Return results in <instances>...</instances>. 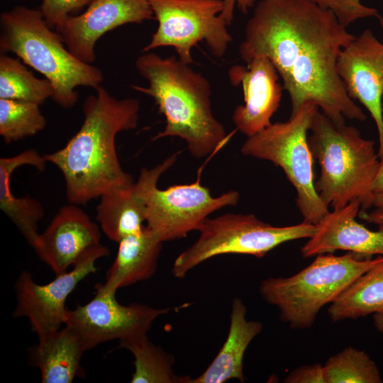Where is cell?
<instances>
[{"label": "cell", "mask_w": 383, "mask_h": 383, "mask_svg": "<svg viewBox=\"0 0 383 383\" xmlns=\"http://www.w3.org/2000/svg\"><path fill=\"white\" fill-rule=\"evenodd\" d=\"M246 64L231 66L228 74L232 85L241 86L244 96V104L234 110L233 121L236 129L248 138L272 123L283 87L275 67L267 57H255Z\"/></svg>", "instance_id": "15"}, {"label": "cell", "mask_w": 383, "mask_h": 383, "mask_svg": "<svg viewBox=\"0 0 383 383\" xmlns=\"http://www.w3.org/2000/svg\"><path fill=\"white\" fill-rule=\"evenodd\" d=\"M337 70L351 99L359 101L375 122L383 152V43L370 29L363 30L345 47L337 60Z\"/></svg>", "instance_id": "13"}, {"label": "cell", "mask_w": 383, "mask_h": 383, "mask_svg": "<svg viewBox=\"0 0 383 383\" xmlns=\"http://www.w3.org/2000/svg\"><path fill=\"white\" fill-rule=\"evenodd\" d=\"M246 307L241 299L234 298L231 304L230 326L227 338L206 370L187 383H223L230 379L244 382L243 358L251 341L262 330L259 321L246 318Z\"/></svg>", "instance_id": "19"}, {"label": "cell", "mask_w": 383, "mask_h": 383, "mask_svg": "<svg viewBox=\"0 0 383 383\" xmlns=\"http://www.w3.org/2000/svg\"><path fill=\"white\" fill-rule=\"evenodd\" d=\"M94 297L84 305L67 309L65 325L81 338L86 350L113 340L129 341L147 335L154 321L171 309L147 305H122L116 293H106L95 286Z\"/></svg>", "instance_id": "12"}, {"label": "cell", "mask_w": 383, "mask_h": 383, "mask_svg": "<svg viewBox=\"0 0 383 383\" xmlns=\"http://www.w3.org/2000/svg\"><path fill=\"white\" fill-rule=\"evenodd\" d=\"M379 162L375 179L373 184L374 192H383V152L379 154Z\"/></svg>", "instance_id": "33"}, {"label": "cell", "mask_w": 383, "mask_h": 383, "mask_svg": "<svg viewBox=\"0 0 383 383\" xmlns=\"http://www.w3.org/2000/svg\"><path fill=\"white\" fill-rule=\"evenodd\" d=\"M383 260L352 252L316 255L306 267L288 277H269L259 286L263 299L276 306L292 328H311L320 310L333 303L354 281Z\"/></svg>", "instance_id": "6"}, {"label": "cell", "mask_w": 383, "mask_h": 383, "mask_svg": "<svg viewBox=\"0 0 383 383\" xmlns=\"http://www.w3.org/2000/svg\"><path fill=\"white\" fill-rule=\"evenodd\" d=\"M0 50L14 53L24 64L43 74L52 85V99L69 109L78 100L77 87L96 89L101 71L81 61L67 47L60 35L48 26L40 9L18 6L0 16Z\"/></svg>", "instance_id": "5"}, {"label": "cell", "mask_w": 383, "mask_h": 383, "mask_svg": "<svg viewBox=\"0 0 383 383\" xmlns=\"http://www.w3.org/2000/svg\"><path fill=\"white\" fill-rule=\"evenodd\" d=\"M92 0H42L40 10L45 22L55 28L70 15L87 6Z\"/></svg>", "instance_id": "29"}, {"label": "cell", "mask_w": 383, "mask_h": 383, "mask_svg": "<svg viewBox=\"0 0 383 383\" xmlns=\"http://www.w3.org/2000/svg\"><path fill=\"white\" fill-rule=\"evenodd\" d=\"M162 243L147 226L126 237L118 243L104 283L96 286L106 293H116L121 287L150 279L157 269Z\"/></svg>", "instance_id": "18"}, {"label": "cell", "mask_w": 383, "mask_h": 383, "mask_svg": "<svg viewBox=\"0 0 383 383\" xmlns=\"http://www.w3.org/2000/svg\"><path fill=\"white\" fill-rule=\"evenodd\" d=\"M118 346L129 350L135 358L132 383H187L190 379L174 374V357L155 345L147 335L119 342Z\"/></svg>", "instance_id": "24"}, {"label": "cell", "mask_w": 383, "mask_h": 383, "mask_svg": "<svg viewBox=\"0 0 383 383\" xmlns=\"http://www.w3.org/2000/svg\"><path fill=\"white\" fill-rule=\"evenodd\" d=\"M318 107L304 105L285 122H277L248 137L241 147L248 156L279 167L296 192V206L303 221L316 225L329 211L315 187L313 156L308 135Z\"/></svg>", "instance_id": "7"}, {"label": "cell", "mask_w": 383, "mask_h": 383, "mask_svg": "<svg viewBox=\"0 0 383 383\" xmlns=\"http://www.w3.org/2000/svg\"><path fill=\"white\" fill-rule=\"evenodd\" d=\"M361 202L355 200L345 206L328 211L315 225L313 235L301 247L307 258L321 254L346 250L365 256H383V229L372 231L356 221Z\"/></svg>", "instance_id": "17"}, {"label": "cell", "mask_w": 383, "mask_h": 383, "mask_svg": "<svg viewBox=\"0 0 383 383\" xmlns=\"http://www.w3.org/2000/svg\"><path fill=\"white\" fill-rule=\"evenodd\" d=\"M177 153L151 169L143 168L138 181L147 204V226L162 242L184 238L199 231L211 213L227 206H235L239 199L236 191L213 197L199 181L189 184L157 187L160 176L174 163Z\"/></svg>", "instance_id": "9"}, {"label": "cell", "mask_w": 383, "mask_h": 383, "mask_svg": "<svg viewBox=\"0 0 383 383\" xmlns=\"http://www.w3.org/2000/svg\"><path fill=\"white\" fill-rule=\"evenodd\" d=\"M87 351L83 342L71 327L47 333L38 338L31 348V365L39 369L43 383H71L82 374L81 360Z\"/></svg>", "instance_id": "20"}, {"label": "cell", "mask_w": 383, "mask_h": 383, "mask_svg": "<svg viewBox=\"0 0 383 383\" xmlns=\"http://www.w3.org/2000/svg\"><path fill=\"white\" fill-rule=\"evenodd\" d=\"M53 93V87L47 79L36 78L19 60L1 55L0 99L41 105Z\"/></svg>", "instance_id": "25"}, {"label": "cell", "mask_w": 383, "mask_h": 383, "mask_svg": "<svg viewBox=\"0 0 383 383\" xmlns=\"http://www.w3.org/2000/svg\"><path fill=\"white\" fill-rule=\"evenodd\" d=\"M199 231V239L179 254L172 272L178 279L186 277L195 267L223 254L264 257L278 245L294 240L309 238L315 225L302 221L288 226H274L252 214L226 213L206 218Z\"/></svg>", "instance_id": "8"}, {"label": "cell", "mask_w": 383, "mask_h": 383, "mask_svg": "<svg viewBox=\"0 0 383 383\" xmlns=\"http://www.w3.org/2000/svg\"><path fill=\"white\" fill-rule=\"evenodd\" d=\"M323 9L331 11L345 27L355 21L368 17H375L382 23L379 12L368 7L362 0H312Z\"/></svg>", "instance_id": "28"}, {"label": "cell", "mask_w": 383, "mask_h": 383, "mask_svg": "<svg viewBox=\"0 0 383 383\" xmlns=\"http://www.w3.org/2000/svg\"><path fill=\"white\" fill-rule=\"evenodd\" d=\"M308 141L321 167L315 187L323 201L338 209L359 200L360 210L367 209L379 162L374 142L363 138L346 122H333L318 108L313 116Z\"/></svg>", "instance_id": "4"}, {"label": "cell", "mask_w": 383, "mask_h": 383, "mask_svg": "<svg viewBox=\"0 0 383 383\" xmlns=\"http://www.w3.org/2000/svg\"><path fill=\"white\" fill-rule=\"evenodd\" d=\"M189 65L175 56L162 57L144 52L135 66L148 86L132 87L151 96L165 118L164 131L153 140L179 137L186 141L194 157L201 158L216 150L226 133L212 113L209 82Z\"/></svg>", "instance_id": "3"}, {"label": "cell", "mask_w": 383, "mask_h": 383, "mask_svg": "<svg viewBox=\"0 0 383 383\" xmlns=\"http://www.w3.org/2000/svg\"><path fill=\"white\" fill-rule=\"evenodd\" d=\"M354 38L331 11L312 0H260L239 54L245 63L260 56L270 59L289 96L291 116L311 103L336 123L363 121L365 113L337 70L340 52Z\"/></svg>", "instance_id": "1"}, {"label": "cell", "mask_w": 383, "mask_h": 383, "mask_svg": "<svg viewBox=\"0 0 383 383\" xmlns=\"http://www.w3.org/2000/svg\"><path fill=\"white\" fill-rule=\"evenodd\" d=\"M255 1L256 0H223V9L221 15L228 26H230L233 20L235 7L246 14L248 10L254 6Z\"/></svg>", "instance_id": "32"}, {"label": "cell", "mask_w": 383, "mask_h": 383, "mask_svg": "<svg viewBox=\"0 0 383 383\" xmlns=\"http://www.w3.org/2000/svg\"><path fill=\"white\" fill-rule=\"evenodd\" d=\"M286 383H326L323 365L319 363L294 369L285 378Z\"/></svg>", "instance_id": "30"}, {"label": "cell", "mask_w": 383, "mask_h": 383, "mask_svg": "<svg viewBox=\"0 0 383 383\" xmlns=\"http://www.w3.org/2000/svg\"><path fill=\"white\" fill-rule=\"evenodd\" d=\"M47 160L34 149H28L9 157L0 158V209L14 223L30 245L33 248L40 233L38 223L44 216L43 205L30 196H16L11 188V177L14 171L30 165L43 171Z\"/></svg>", "instance_id": "21"}, {"label": "cell", "mask_w": 383, "mask_h": 383, "mask_svg": "<svg viewBox=\"0 0 383 383\" xmlns=\"http://www.w3.org/2000/svg\"><path fill=\"white\" fill-rule=\"evenodd\" d=\"M358 214L361 219L383 229V192H374L369 208L360 210Z\"/></svg>", "instance_id": "31"}, {"label": "cell", "mask_w": 383, "mask_h": 383, "mask_svg": "<svg viewBox=\"0 0 383 383\" xmlns=\"http://www.w3.org/2000/svg\"><path fill=\"white\" fill-rule=\"evenodd\" d=\"M37 104L0 99V135L10 143L41 131L46 120Z\"/></svg>", "instance_id": "27"}, {"label": "cell", "mask_w": 383, "mask_h": 383, "mask_svg": "<svg viewBox=\"0 0 383 383\" xmlns=\"http://www.w3.org/2000/svg\"><path fill=\"white\" fill-rule=\"evenodd\" d=\"M333 322L383 313V260L354 281L328 309Z\"/></svg>", "instance_id": "23"}, {"label": "cell", "mask_w": 383, "mask_h": 383, "mask_svg": "<svg viewBox=\"0 0 383 383\" xmlns=\"http://www.w3.org/2000/svg\"><path fill=\"white\" fill-rule=\"evenodd\" d=\"M101 228L77 204L61 207L33 248L55 275L68 271L89 249L100 245Z\"/></svg>", "instance_id": "16"}, {"label": "cell", "mask_w": 383, "mask_h": 383, "mask_svg": "<svg viewBox=\"0 0 383 383\" xmlns=\"http://www.w3.org/2000/svg\"><path fill=\"white\" fill-rule=\"evenodd\" d=\"M155 19L147 0H92L81 14L68 16L55 28L79 60H95V45L106 33L127 23Z\"/></svg>", "instance_id": "14"}, {"label": "cell", "mask_w": 383, "mask_h": 383, "mask_svg": "<svg viewBox=\"0 0 383 383\" xmlns=\"http://www.w3.org/2000/svg\"><path fill=\"white\" fill-rule=\"evenodd\" d=\"M108 253V248L101 244L93 247L70 270L45 284L36 283L30 272H22L15 283L17 305L13 316L26 317L38 338L60 329L65 324L68 296L82 280L96 272V260Z\"/></svg>", "instance_id": "11"}, {"label": "cell", "mask_w": 383, "mask_h": 383, "mask_svg": "<svg viewBox=\"0 0 383 383\" xmlns=\"http://www.w3.org/2000/svg\"><path fill=\"white\" fill-rule=\"evenodd\" d=\"M326 383H379L375 362L364 351L348 346L329 357L323 365Z\"/></svg>", "instance_id": "26"}, {"label": "cell", "mask_w": 383, "mask_h": 383, "mask_svg": "<svg viewBox=\"0 0 383 383\" xmlns=\"http://www.w3.org/2000/svg\"><path fill=\"white\" fill-rule=\"evenodd\" d=\"M158 22L155 32L143 49L149 52L172 47L183 62L193 63L192 50L204 42L217 57H223L232 41L222 18L223 0H147Z\"/></svg>", "instance_id": "10"}, {"label": "cell", "mask_w": 383, "mask_h": 383, "mask_svg": "<svg viewBox=\"0 0 383 383\" xmlns=\"http://www.w3.org/2000/svg\"><path fill=\"white\" fill-rule=\"evenodd\" d=\"M99 198L96 220L109 239L118 243L143 228L147 204L138 180L130 185L111 189Z\"/></svg>", "instance_id": "22"}, {"label": "cell", "mask_w": 383, "mask_h": 383, "mask_svg": "<svg viewBox=\"0 0 383 383\" xmlns=\"http://www.w3.org/2000/svg\"><path fill=\"white\" fill-rule=\"evenodd\" d=\"M89 95L82 109L84 121L61 149L44 155L62 172L70 204H85L115 188L134 182L121 166L116 148L118 133L135 128L138 99H117L103 87Z\"/></svg>", "instance_id": "2"}]
</instances>
